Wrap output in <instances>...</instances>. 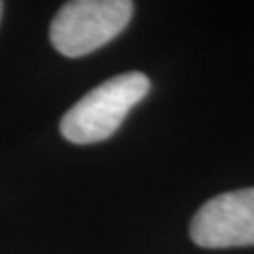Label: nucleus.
<instances>
[{
	"mask_svg": "<svg viewBox=\"0 0 254 254\" xmlns=\"http://www.w3.org/2000/svg\"><path fill=\"white\" fill-rule=\"evenodd\" d=\"M190 237L203 249L254 245V189L218 194L190 222Z\"/></svg>",
	"mask_w": 254,
	"mask_h": 254,
	"instance_id": "7ed1b4c3",
	"label": "nucleus"
},
{
	"mask_svg": "<svg viewBox=\"0 0 254 254\" xmlns=\"http://www.w3.org/2000/svg\"><path fill=\"white\" fill-rule=\"evenodd\" d=\"M2 8H4V4L0 2V19H2Z\"/></svg>",
	"mask_w": 254,
	"mask_h": 254,
	"instance_id": "20e7f679",
	"label": "nucleus"
},
{
	"mask_svg": "<svg viewBox=\"0 0 254 254\" xmlns=\"http://www.w3.org/2000/svg\"><path fill=\"white\" fill-rule=\"evenodd\" d=\"M130 0H73L55 15L49 38L64 57H83L119 36L132 19Z\"/></svg>",
	"mask_w": 254,
	"mask_h": 254,
	"instance_id": "f03ea898",
	"label": "nucleus"
},
{
	"mask_svg": "<svg viewBox=\"0 0 254 254\" xmlns=\"http://www.w3.org/2000/svg\"><path fill=\"white\" fill-rule=\"evenodd\" d=\"M151 81L145 73L127 72L100 83L87 92L61 121L64 139L77 145L98 143L111 137L130 109L145 98Z\"/></svg>",
	"mask_w": 254,
	"mask_h": 254,
	"instance_id": "f257e3e1",
	"label": "nucleus"
}]
</instances>
